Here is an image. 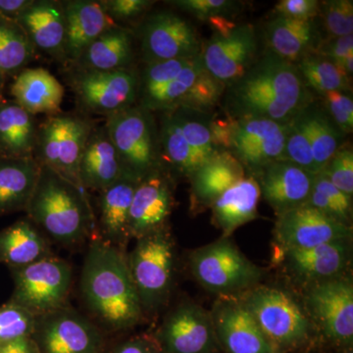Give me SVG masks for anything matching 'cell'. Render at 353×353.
<instances>
[{
	"label": "cell",
	"mask_w": 353,
	"mask_h": 353,
	"mask_svg": "<svg viewBox=\"0 0 353 353\" xmlns=\"http://www.w3.org/2000/svg\"><path fill=\"white\" fill-rule=\"evenodd\" d=\"M313 101L296 65L266 50L241 78L226 85L221 103L236 120L267 119L287 125Z\"/></svg>",
	"instance_id": "obj_1"
},
{
	"label": "cell",
	"mask_w": 353,
	"mask_h": 353,
	"mask_svg": "<svg viewBox=\"0 0 353 353\" xmlns=\"http://www.w3.org/2000/svg\"><path fill=\"white\" fill-rule=\"evenodd\" d=\"M80 289L85 305L108 331L129 330L143 319V309L124 250L101 238L90 243Z\"/></svg>",
	"instance_id": "obj_2"
},
{
	"label": "cell",
	"mask_w": 353,
	"mask_h": 353,
	"mask_svg": "<svg viewBox=\"0 0 353 353\" xmlns=\"http://www.w3.org/2000/svg\"><path fill=\"white\" fill-rule=\"evenodd\" d=\"M225 85L204 68L201 54L190 58L145 64L139 77L141 108L164 112L176 108L214 111Z\"/></svg>",
	"instance_id": "obj_3"
},
{
	"label": "cell",
	"mask_w": 353,
	"mask_h": 353,
	"mask_svg": "<svg viewBox=\"0 0 353 353\" xmlns=\"http://www.w3.org/2000/svg\"><path fill=\"white\" fill-rule=\"evenodd\" d=\"M85 192L57 171L41 165L26 211L51 239L62 245H75L87 238L94 223Z\"/></svg>",
	"instance_id": "obj_4"
},
{
	"label": "cell",
	"mask_w": 353,
	"mask_h": 353,
	"mask_svg": "<svg viewBox=\"0 0 353 353\" xmlns=\"http://www.w3.org/2000/svg\"><path fill=\"white\" fill-rule=\"evenodd\" d=\"M213 111L176 108L164 111L160 121L162 162L190 179L199 169L223 152L213 141L210 120Z\"/></svg>",
	"instance_id": "obj_5"
},
{
	"label": "cell",
	"mask_w": 353,
	"mask_h": 353,
	"mask_svg": "<svg viewBox=\"0 0 353 353\" xmlns=\"http://www.w3.org/2000/svg\"><path fill=\"white\" fill-rule=\"evenodd\" d=\"M104 126L125 174L141 181L163 168L159 131L152 112L132 105L108 116Z\"/></svg>",
	"instance_id": "obj_6"
},
{
	"label": "cell",
	"mask_w": 353,
	"mask_h": 353,
	"mask_svg": "<svg viewBox=\"0 0 353 353\" xmlns=\"http://www.w3.org/2000/svg\"><path fill=\"white\" fill-rule=\"evenodd\" d=\"M345 137L322 104L311 101L288 124L283 160L317 175L345 143Z\"/></svg>",
	"instance_id": "obj_7"
},
{
	"label": "cell",
	"mask_w": 353,
	"mask_h": 353,
	"mask_svg": "<svg viewBox=\"0 0 353 353\" xmlns=\"http://www.w3.org/2000/svg\"><path fill=\"white\" fill-rule=\"evenodd\" d=\"M241 294V303L279 352L301 347L308 340L310 318L289 292L277 288L256 285Z\"/></svg>",
	"instance_id": "obj_8"
},
{
	"label": "cell",
	"mask_w": 353,
	"mask_h": 353,
	"mask_svg": "<svg viewBox=\"0 0 353 353\" xmlns=\"http://www.w3.org/2000/svg\"><path fill=\"white\" fill-rule=\"evenodd\" d=\"M192 275L221 296L241 294L259 285L263 270L246 259L229 238L197 248L190 256Z\"/></svg>",
	"instance_id": "obj_9"
},
{
	"label": "cell",
	"mask_w": 353,
	"mask_h": 353,
	"mask_svg": "<svg viewBox=\"0 0 353 353\" xmlns=\"http://www.w3.org/2000/svg\"><path fill=\"white\" fill-rule=\"evenodd\" d=\"M127 259L143 311L161 307L173 284L175 252L170 234L162 229L141 236Z\"/></svg>",
	"instance_id": "obj_10"
},
{
	"label": "cell",
	"mask_w": 353,
	"mask_h": 353,
	"mask_svg": "<svg viewBox=\"0 0 353 353\" xmlns=\"http://www.w3.org/2000/svg\"><path fill=\"white\" fill-rule=\"evenodd\" d=\"M9 269L14 281L11 303L36 317L66 305L72 268L65 260L50 255L34 263Z\"/></svg>",
	"instance_id": "obj_11"
},
{
	"label": "cell",
	"mask_w": 353,
	"mask_h": 353,
	"mask_svg": "<svg viewBox=\"0 0 353 353\" xmlns=\"http://www.w3.org/2000/svg\"><path fill=\"white\" fill-rule=\"evenodd\" d=\"M92 129L88 120L79 116H48L38 127L34 150L37 161L83 189L79 176V165Z\"/></svg>",
	"instance_id": "obj_12"
},
{
	"label": "cell",
	"mask_w": 353,
	"mask_h": 353,
	"mask_svg": "<svg viewBox=\"0 0 353 353\" xmlns=\"http://www.w3.org/2000/svg\"><path fill=\"white\" fill-rule=\"evenodd\" d=\"M32 338L39 353H104L105 347L101 330L66 305L37 316Z\"/></svg>",
	"instance_id": "obj_13"
},
{
	"label": "cell",
	"mask_w": 353,
	"mask_h": 353,
	"mask_svg": "<svg viewBox=\"0 0 353 353\" xmlns=\"http://www.w3.org/2000/svg\"><path fill=\"white\" fill-rule=\"evenodd\" d=\"M309 318L318 325L328 340L340 345L353 341V287L341 277L311 285L305 296Z\"/></svg>",
	"instance_id": "obj_14"
},
{
	"label": "cell",
	"mask_w": 353,
	"mask_h": 353,
	"mask_svg": "<svg viewBox=\"0 0 353 353\" xmlns=\"http://www.w3.org/2000/svg\"><path fill=\"white\" fill-rule=\"evenodd\" d=\"M259 37L250 24L234 25L231 29L215 32L202 43L204 68L226 87L241 78L257 59Z\"/></svg>",
	"instance_id": "obj_15"
},
{
	"label": "cell",
	"mask_w": 353,
	"mask_h": 353,
	"mask_svg": "<svg viewBox=\"0 0 353 353\" xmlns=\"http://www.w3.org/2000/svg\"><path fill=\"white\" fill-rule=\"evenodd\" d=\"M139 77L131 69L85 70L74 79V90L88 110L109 116L134 105L139 99Z\"/></svg>",
	"instance_id": "obj_16"
},
{
	"label": "cell",
	"mask_w": 353,
	"mask_h": 353,
	"mask_svg": "<svg viewBox=\"0 0 353 353\" xmlns=\"http://www.w3.org/2000/svg\"><path fill=\"white\" fill-rule=\"evenodd\" d=\"M274 236L280 250H307L333 241L350 240L352 228L307 204L277 216Z\"/></svg>",
	"instance_id": "obj_17"
},
{
	"label": "cell",
	"mask_w": 353,
	"mask_h": 353,
	"mask_svg": "<svg viewBox=\"0 0 353 353\" xmlns=\"http://www.w3.org/2000/svg\"><path fill=\"white\" fill-rule=\"evenodd\" d=\"M201 48L196 29L169 11L152 14L141 28V52L145 64L197 57Z\"/></svg>",
	"instance_id": "obj_18"
},
{
	"label": "cell",
	"mask_w": 353,
	"mask_h": 353,
	"mask_svg": "<svg viewBox=\"0 0 353 353\" xmlns=\"http://www.w3.org/2000/svg\"><path fill=\"white\" fill-rule=\"evenodd\" d=\"M287 131L288 124L271 120H236L227 152L253 176L266 165L283 160Z\"/></svg>",
	"instance_id": "obj_19"
},
{
	"label": "cell",
	"mask_w": 353,
	"mask_h": 353,
	"mask_svg": "<svg viewBox=\"0 0 353 353\" xmlns=\"http://www.w3.org/2000/svg\"><path fill=\"white\" fill-rule=\"evenodd\" d=\"M155 340L162 353H213L218 343L210 312L194 303L174 309Z\"/></svg>",
	"instance_id": "obj_20"
},
{
	"label": "cell",
	"mask_w": 353,
	"mask_h": 353,
	"mask_svg": "<svg viewBox=\"0 0 353 353\" xmlns=\"http://www.w3.org/2000/svg\"><path fill=\"white\" fill-rule=\"evenodd\" d=\"M210 316L218 343L228 352L281 353L265 336L240 299L221 296Z\"/></svg>",
	"instance_id": "obj_21"
},
{
	"label": "cell",
	"mask_w": 353,
	"mask_h": 353,
	"mask_svg": "<svg viewBox=\"0 0 353 353\" xmlns=\"http://www.w3.org/2000/svg\"><path fill=\"white\" fill-rule=\"evenodd\" d=\"M173 189L163 168L139 181L129 215V238L136 240L165 229L173 209Z\"/></svg>",
	"instance_id": "obj_22"
},
{
	"label": "cell",
	"mask_w": 353,
	"mask_h": 353,
	"mask_svg": "<svg viewBox=\"0 0 353 353\" xmlns=\"http://www.w3.org/2000/svg\"><path fill=\"white\" fill-rule=\"evenodd\" d=\"M315 176L289 160H277L252 176L259 183L261 196L279 216L306 203Z\"/></svg>",
	"instance_id": "obj_23"
},
{
	"label": "cell",
	"mask_w": 353,
	"mask_h": 353,
	"mask_svg": "<svg viewBox=\"0 0 353 353\" xmlns=\"http://www.w3.org/2000/svg\"><path fill=\"white\" fill-rule=\"evenodd\" d=\"M350 240L333 241L307 250H285L288 271L301 282L314 285L341 277L352 259Z\"/></svg>",
	"instance_id": "obj_24"
},
{
	"label": "cell",
	"mask_w": 353,
	"mask_h": 353,
	"mask_svg": "<svg viewBox=\"0 0 353 353\" xmlns=\"http://www.w3.org/2000/svg\"><path fill=\"white\" fill-rule=\"evenodd\" d=\"M267 50L296 65L314 53L323 41L316 20L301 21L276 16L264 28Z\"/></svg>",
	"instance_id": "obj_25"
},
{
	"label": "cell",
	"mask_w": 353,
	"mask_h": 353,
	"mask_svg": "<svg viewBox=\"0 0 353 353\" xmlns=\"http://www.w3.org/2000/svg\"><path fill=\"white\" fill-rule=\"evenodd\" d=\"M66 18L64 54L78 61L85 50L104 32L115 27L101 1L74 0L63 3Z\"/></svg>",
	"instance_id": "obj_26"
},
{
	"label": "cell",
	"mask_w": 353,
	"mask_h": 353,
	"mask_svg": "<svg viewBox=\"0 0 353 353\" xmlns=\"http://www.w3.org/2000/svg\"><path fill=\"white\" fill-rule=\"evenodd\" d=\"M15 21L34 48L53 57L64 54L66 18L63 3L50 0L32 1Z\"/></svg>",
	"instance_id": "obj_27"
},
{
	"label": "cell",
	"mask_w": 353,
	"mask_h": 353,
	"mask_svg": "<svg viewBox=\"0 0 353 353\" xmlns=\"http://www.w3.org/2000/svg\"><path fill=\"white\" fill-rule=\"evenodd\" d=\"M246 176L243 165L228 152H220L190 178V209L210 208L227 190Z\"/></svg>",
	"instance_id": "obj_28"
},
{
	"label": "cell",
	"mask_w": 353,
	"mask_h": 353,
	"mask_svg": "<svg viewBox=\"0 0 353 353\" xmlns=\"http://www.w3.org/2000/svg\"><path fill=\"white\" fill-rule=\"evenodd\" d=\"M120 158L105 126L94 128L79 165V176L85 190L101 192L124 175Z\"/></svg>",
	"instance_id": "obj_29"
},
{
	"label": "cell",
	"mask_w": 353,
	"mask_h": 353,
	"mask_svg": "<svg viewBox=\"0 0 353 353\" xmlns=\"http://www.w3.org/2000/svg\"><path fill=\"white\" fill-rule=\"evenodd\" d=\"M139 182L137 179L124 174L99 192L101 239L123 250L130 239V208Z\"/></svg>",
	"instance_id": "obj_30"
},
{
	"label": "cell",
	"mask_w": 353,
	"mask_h": 353,
	"mask_svg": "<svg viewBox=\"0 0 353 353\" xmlns=\"http://www.w3.org/2000/svg\"><path fill=\"white\" fill-rule=\"evenodd\" d=\"M260 196L256 180L246 176L213 202L212 221L222 231L223 238H230L236 229L259 218Z\"/></svg>",
	"instance_id": "obj_31"
},
{
	"label": "cell",
	"mask_w": 353,
	"mask_h": 353,
	"mask_svg": "<svg viewBox=\"0 0 353 353\" xmlns=\"http://www.w3.org/2000/svg\"><path fill=\"white\" fill-rule=\"evenodd\" d=\"M11 94L16 103L32 115L60 112L64 88L52 74L43 68L25 69L16 77Z\"/></svg>",
	"instance_id": "obj_32"
},
{
	"label": "cell",
	"mask_w": 353,
	"mask_h": 353,
	"mask_svg": "<svg viewBox=\"0 0 353 353\" xmlns=\"http://www.w3.org/2000/svg\"><path fill=\"white\" fill-rule=\"evenodd\" d=\"M39 170L36 158L0 157V215L26 210Z\"/></svg>",
	"instance_id": "obj_33"
},
{
	"label": "cell",
	"mask_w": 353,
	"mask_h": 353,
	"mask_svg": "<svg viewBox=\"0 0 353 353\" xmlns=\"http://www.w3.org/2000/svg\"><path fill=\"white\" fill-rule=\"evenodd\" d=\"M37 134L34 115L15 101L0 103V157L34 158Z\"/></svg>",
	"instance_id": "obj_34"
},
{
	"label": "cell",
	"mask_w": 353,
	"mask_h": 353,
	"mask_svg": "<svg viewBox=\"0 0 353 353\" xmlns=\"http://www.w3.org/2000/svg\"><path fill=\"white\" fill-rule=\"evenodd\" d=\"M50 256V246L32 222L21 220L0 232V263L26 266Z\"/></svg>",
	"instance_id": "obj_35"
},
{
	"label": "cell",
	"mask_w": 353,
	"mask_h": 353,
	"mask_svg": "<svg viewBox=\"0 0 353 353\" xmlns=\"http://www.w3.org/2000/svg\"><path fill=\"white\" fill-rule=\"evenodd\" d=\"M132 57V34L117 25L95 39L78 61L85 70L116 71L130 69Z\"/></svg>",
	"instance_id": "obj_36"
},
{
	"label": "cell",
	"mask_w": 353,
	"mask_h": 353,
	"mask_svg": "<svg viewBox=\"0 0 353 353\" xmlns=\"http://www.w3.org/2000/svg\"><path fill=\"white\" fill-rule=\"evenodd\" d=\"M36 48L15 20L0 16V74L16 73L32 61Z\"/></svg>",
	"instance_id": "obj_37"
},
{
	"label": "cell",
	"mask_w": 353,
	"mask_h": 353,
	"mask_svg": "<svg viewBox=\"0 0 353 353\" xmlns=\"http://www.w3.org/2000/svg\"><path fill=\"white\" fill-rule=\"evenodd\" d=\"M310 92H350V79L334 62L321 55L309 54L296 64Z\"/></svg>",
	"instance_id": "obj_38"
},
{
	"label": "cell",
	"mask_w": 353,
	"mask_h": 353,
	"mask_svg": "<svg viewBox=\"0 0 353 353\" xmlns=\"http://www.w3.org/2000/svg\"><path fill=\"white\" fill-rule=\"evenodd\" d=\"M305 204L352 227V196L334 187L321 173L315 176L312 192Z\"/></svg>",
	"instance_id": "obj_39"
},
{
	"label": "cell",
	"mask_w": 353,
	"mask_h": 353,
	"mask_svg": "<svg viewBox=\"0 0 353 353\" xmlns=\"http://www.w3.org/2000/svg\"><path fill=\"white\" fill-rule=\"evenodd\" d=\"M319 17L323 29L330 38L353 34V2L352 0L320 1Z\"/></svg>",
	"instance_id": "obj_40"
},
{
	"label": "cell",
	"mask_w": 353,
	"mask_h": 353,
	"mask_svg": "<svg viewBox=\"0 0 353 353\" xmlns=\"http://www.w3.org/2000/svg\"><path fill=\"white\" fill-rule=\"evenodd\" d=\"M36 316L17 304L0 306V343L24 336H32Z\"/></svg>",
	"instance_id": "obj_41"
},
{
	"label": "cell",
	"mask_w": 353,
	"mask_h": 353,
	"mask_svg": "<svg viewBox=\"0 0 353 353\" xmlns=\"http://www.w3.org/2000/svg\"><path fill=\"white\" fill-rule=\"evenodd\" d=\"M171 4L197 19L208 21L224 18L231 19L240 12L241 3L231 0H175Z\"/></svg>",
	"instance_id": "obj_42"
},
{
	"label": "cell",
	"mask_w": 353,
	"mask_h": 353,
	"mask_svg": "<svg viewBox=\"0 0 353 353\" xmlns=\"http://www.w3.org/2000/svg\"><path fill=\"white\" fill-rule=\"evenodd\" d=\"M323 175L347 196H353V152L343 143L321 172Z\"/></svg>",
	"instance_id": "obj_43"
},
{
	"label": "cell",
	"mask_w": 353,
	"mask_h": 353,
	"mask_svg": "<svg viewBox=\"0 0 353 353\" xmlns=\"http://www.w3.org/2000/svg\"><path fill=\"white\" fill-rule=\"evenodd\" d=\"M322 106L345 134L353 130V101L347 92H328L320 95Z\"/></svg>",
	"instance_id": "obj_44"
},
{
	"label": "cell",
	"mask_w": 353,
	"mask_h": 353,
	"mask_svg": "<svg viewBox=\"0 0 353 353\" xmlns=\"http://www.w3.org/2000/svg\"><path fill=\"white\" fill-rule=\"evenodd\" d=\"M320 1L317 0H282L274 8V14L289 19L309 21L319 17Z\"/></svg>",
	"instance_id": "obj_45"
},
{
	"label": "cell",
	"mask_w": 353,
	"mask_h": 353,
	"mask_svg": "<svg viewBox=\"0 0 353 353\" xmlns=\"http://www.w3.org/2000/svg\"><path fill=\"white\" fill-rule=\"evenodd\" d=\"M314 53L331 60L343 71L345 60L353 55V34L339 38L327 37L323 39Z\"/></svg>",
	"instance_id": "obj_46"
},
{
	"label": "cell",
	"mask_w": 353,
	"mask_h": 353,
	"mask_svg": "<svg viewBox=\"0 0 353 353\" xmlns=\"http://www.w3.org/2000/svg\"><path fill=\"white\" fill-rule=\"evenodd\" d=\"M101 3L111 19L128 21L143 15L154 2L150 0H106Z\"/></svg>",
	"instance_id": "obj_47"
},
{
	"label": "cell",
	"mask_w": 353,
	"mask_h": 353,
	"mask_svg": "<svg viewBox=\"0 0 353 353\" xmlns=\"http://www.w3.org/2000/svg\"><path fill=\"white\" fill-rule=\"evenodd\" d=\"M108 353H162L155 339L134 336L114 347Z\"/></svg>",
	"instance_id": "obj_48"
},
{
	"label": "cell",
	"mask_w": 353,
	"mask_h": 353,
	"mask_svg": "<svg viewBox=\"0 0 353 353\" xmlns=\"http://www.w3.org/2000/svg\"><path fill=\"white\" fill-rule=\"evenodd\" d=\"M0 353H39V350L32 336H24L0 343Z\"/></svg>",
	"instance_id": "obj_49"
},
{
	"label": "cell",
	"mask_w": 353,
	"mask_h": 353,
	"mask_svg": "<svg viewBox=\"0 0 353 353\" xmlns=\"http://www.w3.org/2000/svg\"><path fill=\"white\" fill-rule=\"evenodd\" d=\"M32 3V0H0V16L16 20Z\"/></svg>",
	"instance_id": "obj_50"
},
{
	"label": "cell",
	"mask_w": 353,
	"mask_h": 353,
	"mask_svg": "<svg viewBox=\"0 0 353 353\" xmlns=\"http://www.w3.org/2000/svg\"><path fill=\"white\" fill-rule=\"evenodd\" d=\"M3 78L4 77L0 74V94H1L2 88H3Z\"/></svg>",
	"instance_id": "obj_51"
},
{
	"label": "cell",
	"mask_w": 353,
	"mask_h": 353,
	"mask_svg": "<svg viewBox=\"0 0 353 353\" xmlns=\"http://www.w3.org/2000/svg\"><path fill=\"white\" fill-rule=\"evenodd\" d=\"M350 353H352V352H350Z\"/></svg>",
	"instance_id": "obj_52"
}]
</instances>
